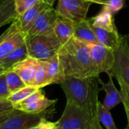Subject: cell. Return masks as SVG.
I'll list each match as a JSON object with an SVG mask.
<instances>
[{
  "instance_id": "6da1fadb",
  "label": "cell",
  "mask_w": 129,
  "mask_h": 129,
  "mask_svg": "<svg viewBox=\"0 0 129 129\" xmlns=\"http://www.w3.org/2000/svg\"><path fill=\"white\" fill-rule=\"evenodd\" d=\"M57 56L63 78H98L91 62L89 45L73 37L61 46Z\"/></svg>"
},
{
  "instance_id": "7a4b0ae2",
  "label": "cell",
  "mask_w": 129,
  "mask_h": 129,
  "mask_svg": "<svg viewBox=\"0 0 129 129\" xmlns=\"http://www.w3.org/2000/svg\"><path fill=\"white\" fill-rule=\"evenodd\" d=\"M60 85L65 94L67 103L92 116H98L100 103L98 94L101 90L98 84V78L69 76L64 78Z\"/></svg>"
},
{
  "instance_id": "3957f363",
  "label": "cell",
  "mask_w": 129,
  "mask_h": 129,
  "mask_svg": "<svg viewBox=\"0 0 129 129\" xmlns=\"http://www.w3.org/2000/svg\"><path fill=\"white\" fill-rule=\"evenodd\" d=\"M26 45L29 57L45 60L57 54L62 45L54 33L26 36Z\"/></svg>"
},
{
  "instance_id": "277c9868",
  "label": "cell",
  "mask_w": 129,
  "mask_h": 129,
  "mask_svg": "<svg viewBox=\"0 0 129 129\" xmlns=\"http://www.w3.org/2000/svg\"><path fill=\"white\" fill-rule=\"evenodd\" d=\"M96 118L98 116H92L67 103L61 117L56 123L58 129H87Z\"/></svg>"
},
{
  "instance_id": "5b68a950",
  "label": "cell",
  "mask_w": 129,
  "mask_h": 129,
  "mask_svg": "<svg viewBox=\"0 0 129 129\" xmlns=\"http://www.w3.org/2000/svg\"><path fill=\"white\" fill-rule=\"evenodd\" d=\"M114 63L110 73L129 87V36H122L119 45L113 50ZM108 75V74H107Z\"/></svg>"
},
{
  "instance_id": "8992f818",
  "label": "cell",
  "mask_w": 129,
  "mask_h": 129,
  "mask_svg": "<svg viewBox=\"0 0 129 129\" xmlns=\"http://www.w3.org/2000/svg\"><path fill=\"white\" fill-rule=\"evenodd\" d=\"M91 5L86 0H59L56 11L59 17L76 23L87 18Z\"/></svg>"
},
{
  "instance_id": "52a82bcc",
  "label": "cell",
  "mask_w": 129,
  "mask_h": 129,
  "mask_svg": "<svg viewBox=\"0 0 129 129\" xmlns=\"http://www.w3.org/2000/svg\"><path fill=\"white\" fill-rule=\"evenodd\" d=\"M91 62L98 77L103 73H110L113 63V50L98 43L89 45Z\"/></svg>"
},
{
  "instance_id": "ba28073f",
  "label": "cell",
  "mask_w": 129,
  "mask_h": 129,
  "mask_svg": "<svg viewBox=\"0 0 129 129\" xmlns=\"http://www.w3.org/2000/svg\"><path fill=\"white\" fill-rule=\"evenodd\" d=\"M57 100H51L45 97L42 89L23 100L22 101L13 105L14 110L26 113L39 114L47 111L48 109L53 107Z\"/></svg>"
},
{
  "instance_id": "9c48e42d",
  "label": "cell",
  "mask_w": 129,
  "mask_h": 129,
  "mask_svg": "<svg viewBox=\"0 0 129 129\" xmlns=\"http://www.w3.org/2000/svg\"><path fill=\"white\" fill-rule=\"evenodd\" d=\"M46 112L31 114L15 110L1 124L0 129H33L45 118Z\"/></svg>"
},
{
  "instance_id": "30bf717a",
  "label": "cell",
  "mask_w": 129,
  "mask_h": 129,
  "mask_svg": "<svg viewBox=\"0 0 129 129\" xmlns=\"http://www.w3.org/2000/svg\"><path fill=\"white\" fill-rule=\"evenodd\" d=\"M58 17L56 9L53 6L47 7L38 16L31 28L26 33V36L43 35L54 32V28Z\"/></svg>"
},
{
  "instance_id": "8fae6325",
  "label": "cell",
  "mask_w": 129,
  "mask_h": 129,
  "mask_svg": "<svg viewBox=\"0 0 129 129\" xmlns=\"http://www.w3.org/2000/svg\"><path fill=\"white\" fill-rule=\"evenodd\" d=\"M11 26V30L0 43V61L26 42V35L20 29L17 19Z\"/></svg>"
},
{
  "instance_id": "7c38bea8",
  "label": "cell",
  "mask_w": 129,
  "mask_h": 129,
  "mask_svg": "<svg viewBox=\"0 0 129 129\" xmlns=\"http://www.w3.org/2000/svg\"><path fill=\"white\" fill-rule=\"evenodd\" d=\"M39 60L28 57L23 61L15 64L10 70L16 73L27 86H33Z\"/></svg>"
},
{
  "instance_id": "4fadbf2b",
  "label": "cell",
  "mask_w": 129,
  "mask_h": 129,
  "mask_svg": "<svg viewBox=\"0 0 129 129\" xmlns=\"http://www.w3.org/2000/svg\"><path fill=\"white\" fill-rule=\"evenodd\" d=\"M73 38L88 45L99 43L93 30L91 17L73 23Z\"/></svg>"
},
{
  "instance_id": "5bb4252c",
  "label": "cell",
  "mask_w": 129,
  "mask_h": 129,
  "mask_svg": "<svg viewBox=\"0 0 129 129\" xmlns=\"http://www.w3.org/2000/svg\"><path fill=\"white\" fill-rule=\"evenodd\" d=\"M108 76L109 81L107 83L103 82L99 77L98 78V81L101 85V90L104 91L106 93V96L102 104L104 105V107L110 110L122 103V98L120 95V91H118L114 85V82L113 81V76L111 74H108Z\"/></svg>"
},
{
  "instance_id": "9a60e30c",
  "label": "cell",
  "mask_w": 129,
  "mask_h": 129,
  "mask_svg": "<svg viewBox=\"0 0 129 129\" xmlns=\"http://www.w3.org/2000/svg\"><path fill=\"white\" fill-rule=\"evenodd\" d=\"M48 6L49 5L45 4L44 2L39 0V2L36 3L33 8L26 11L22 15L17 16V20L18 22L20 29L26 34V33L29 31V29L31 28V26L36 21L38 16L43 10H45Z\"/></svg>"
},
{
  "instance_id": "2e32d148",
  "label": "cell",
  "mask_w": 129,
  "mask_h": 129,
  "mask_svg": "<svg viewBox=\"0 0 129 129\" xmlns=\"http://www.w3.org/2000/svg\"><path fill=\"white\" fill-rule=\"evenodd\" d=\"M93 30L95 33L98 42L112 50L116 48L121 40L122 36L118 33L117 29H107L101 27L93 26Z\"/></svg>"
},
{
  "instance_id": "e0dca14e",
  "label": "cell",
  "mask_w": 129,
  "mask_h": 129,
  "mask_svg": "<svg viewBox=\"0 0 129 129\" xmlns=\"http://www.w3.org/2000/svg\"><path fill=\"white\" fill-rule=\"evenodd\" d=\"M46 69V74L48 79V85L51 84H60V82L64 79L61 67L60 64L59 58L57 54L54 57L42 60Z\"/></svg>"
},
{
  "instance_id": "ac0fdd59",
  "label": "cell",
  "mask_w": 129,
  "mask_h": 129,
  "mask_svg": "<svg viewBox=\"0 0 129 129\" xmlns=\"http://www.w3.org/2000/svg\"><path fill=\"white\" fill-rule=\"evenodd\" d=\"M54 33L61 45H63L73 37V22L58 17L54 28Z\"/></svg>"
},
{
  "instance_id": "d6986e66",
  "label": "cell",
  "mask_w": 129,
  "mask_h": 129,
  "mask_svg": "<svg viewBox=\"0 0 129 129\" xmlns=\"http://www.w3.org/2000/svg\"><path fill=\"white\" fill-rule=\"evenodd\" d=\"M29 57L28 51L26 45V42L16 48L13 52L8 55L5 58L0 61V65L5 70V71L10 70L15 64L23 61Z\"/></svg>"
},
{
  "instance_id": "ffe728a7",
  "label": "cell",
  "mask_w": 129,
  "mask_h": 129,
  "mask_svg": "<svg viewBox=\"0 0 129 129\" xmlns=\"http://www.w3.org/2000/svg\"><path fill=\"white\" fill-rule=\"evenodd\" d=\"M17 16L14 0H4L0 4V27L12 23Z\"/></svg>"
},
{
  "instance_id": "44dd1931",
  "label": "cell",
  "mask_w": 129,
  "mask_h": 129,
  "mask_svg": "<svg viewBox=\"0 0 129 129\" xmlns=\"http://www.w3.org/2000/svg\"><path fill=\"white\" fill-rule=\"evenodd\" d=\"M113 14L110 12L102 10V11L97 16L91 17V23L93 26L101 27L107 29H117L115 26Z\"/></svg>"
},
{
  "instance_id": "7402d4cb",
  "label": "cell",
  "mask_w": 129,
  "mask_h": 129,
  "mask_svg": "<svg viewBox=\"0 0 129 129\" xmlns=\"http://www.w3.org/2000/svg\"><path fill=\"white\" fill-rule=\"evenodd\" d=\"M5 76L8 88L11 94L27 86L22 80V79L13 70L7 71L5 73Z\"/></svg>"
},
{
  "instance_id": "603a6c76",
  "label": "cell",
  "mask_w": 129,
  "mask_h": 129,
  "mask_svg": "<svg viewBox=\"0 0 129 129\" xmlns=\"http://www.w3.org/2000/svg\"><path fill=\"white\" fill-rule=\"evenodd\" d=\"M98 117L101 124L104 125L106 129H118L115 125L110 110L104 107L101 102L98 107Z\"/></svg>"
},
{
  "instance_id": "cb8c5ba5",
  "label": "cell",
  "mask_w": 129,
  "mask_h": 129,
  "mask_svg": "<svg viewBox=\"0 0 129 129\" xmlns=\"http://www.w3.org/2000/svg\"><path fill=\"white\" fill-rule=\"evenodd\" d=\"M47 85H48V83L45 66L42 60H39V65L35 75L33 86L39 89H42V88Z\"/></svg>"
},
{
  "instance_id": "d4e9b609",
  "label": "cell",
  "mask_w": 129,
  "mask_h": 129,
  "mask_svg": "<svg viewBox=\"0 0 129 129\" xmlns=\"http://www.w3.org/2000/svg\"><path fill=\"white\" fill-rule=\"evenodd\" d=\"M38 90L39 88L34 86H26L21 88L20 90L11 94L7 100L9 101L13 105H14L22 101L23 100L26 99V98H28L29 96H30L36 91H37Z\"/></svg>"
},
{
  "instance_id": "484cf974",
  "label": "cell",
  "mask_w": 129,
  "mask_h": 129,
  "mask_svg": "<svg viewBox=\"0 0 129 129\" xmlns=\"http://www.w3.org/2000/svg\"><path fill=\"white\" fill-rule=\"evenodd\" d=\"M120 86V95L122 98V103L124 106L127 119L128 125L129 126V87H128L120 79H116Z\"/></svg>"
},
{
  "instance_id": "4316f807",
  "label": "cell",
  "mask_w": 129,
  "mask_h": 129,
  "mask_svg": "<svg viewBox=\"0 0 129 129\" xmlns=\"http://www.w3.org/2000/svg\"><path fill=\"white\" fill-rule=\"evenodd\" d=\"M39 2V0H14L15 10L17 15H22Z\"/></svg>"
},
{
  "instance_id": "83f0119b",
  "label": "cell",
  "mask_w": 129,
  "mask_h": 129,
  "mask_svg": "<svg viewBox=\"0 0 129 129\" xmlns=\"http://www.w3.org/2000/svg\"><path fill=\"white\" fill-rule=\"evenodd\" d=\"M124 4L125 0H109L108 4L104 5L103 9L113 14L122 9L124 6Z\"/></svg>"
},
{
  "instance_id": "f1b7e54d",
  "label": "cell",
  "mask_w": 129,
  "mask_h": 129,
  "mask_svg": "<svg viewBox=\"0 0 129 129\" xmlns=\"http://www.w3.org/2000/svg\"><path fill=\"white\" fill-rule=\"evenodd\" d=\"M11 93L8 90L5 73L0 76V100H6L9 98Z\"/></svg>"
},
{
  "instance_id": "f546056e",
  "label": "cell",
  "mask_w": 129,
  "mask_h": 129,
  "mask_svg": "<svg viewBox=\"0 0 129 129\" xmlns=\"http://www.w3.org/2000/svg\"><path fill=\"white\" fill-rule=\"evenodd\" d=\"M15 110L13 104L6 100H0V117L14 112Z\"/></svg>"
},
{
  "instance_id": "4dcf8cb0",
  "label": "cell",
  "mask_w": 129,
  "mask_h": 129,
  "mask_svg": "<svg viewBox=\"0 0 129 129\" xmlns=\"http://www.w3.org/2000/svg\"><path fill=\"white\" fill-rule=\"evenodd\" d=\"M33 129H58V127L56 122L48 121L46 118H44Z\"/></svg>"
},
{
  "instance_id": "1f68e13d",
  "label": "cell",
  "mask_w": 129,
  "mask_h": 129,
  "mask_svg": "<svg viewBox=\"0 0 129 129\" xmlns=\"http://www.w3.org/2000/svg\"><path fill=\"white\" fill-rule=\"evenodd\" d=\"M87 129H104L102 128L101 125V122H99V119H98V117L94 119L92 122V123L90 125V126Z\"/></svg>"
},
{
  "instance_id": "d6a6232c",
  "label": "cell",
  "mask_w": 129,
  "mask_h": 129,
  "mask_svg": "<svg viewBox=\"0 0 129 129\" xmlns=\"http://www.w3.org/2000/svg\"><path fill=\"white\" fill-rule=\"evenodd\" d=\"M88 2H90L91 3H95V4H99L101 5H106L108 4L109 0H86Z\"/></svg>"
},
{
  "instance_id": "836d02e7",
  "label": "cell",
  "mask_w": 129,
  "mask_h": 129,
  "mask_svg": "<svg viewBox=\"0 0 129 129\" xmlns=\"http://www.w3.org/2000/svg\"><path fill=\"white\" fill-rule=\"evenodd\" d=\"M11 30V26H9V27H8V28L2 35H1V36H0V43H1V42L5 39V38L8 35V33H10Z\"/></svg>"
},
{
  "instance_id": "e575fe53",
  "label": "cell",
  "mask_w": 129,
  "mask_h": 129,
  "mask_svg": "<svg viewBox=\"0 0 129 129\" xmlns=\"http://www.w3.org/2000/svg\"><path fill=\"white\" fill-rule=\"evenodd\" d=\"M40 1H42V2H44L45 4H46L49 6H53L54 3L55 2V0H40Z\"/></svg>"
},
{
  "instance_id": "d590c367",
  "label": "cell",
  "mask_w": 129,
  "mask_h": 129,
  "mask_svg": "<svg viewBox=\"0 0 129 129\" xmlns=\"http://www.w3.org/2000/svg\"><path fill=\"white\" fill-rule=\"evenodd\" d=\"M15 110H14V111H15ZM12 113H13V112H12ZM12 113H9V114H7V115H5V116H2L0 117V125H1V124H2L5 120H6V119H8V117Z\"/></svg>"
},
{
  "instance_id": "8d00e7d4",
  "label": "cell",
  "mask_w": 129,
  "mask_h": 129,
  "mask_svg": "<svg viewBox=\"0 0 129 129\" xmlns=\"http://www.w3.org/2000/svg\"><path fill=\"white\" fill-rule=\"evenodd\" d=\"M6 73V71H5V70L0 65V76L1 75H2V74H5Z\"/></svg>"
},
{
  "instance_id": "74e56055",
  "label": "cell",
  "mask_w": 129,
  "mask_h": 129,
  "mask_svg": "<svg viewBox=\"0 0 129 129\" xmlns=\"http://www.w3.org/2000/svg\"><path fill=\"white\" fill-rule=\"evenodd\" d=\"M125 129H129V126L128 125H127V127H126V128H125Z\"/></svg>"
},
{
  "instance_id": "f35d334b",
  "label": "cell",
  "mask_w": 129,
  "mask_h": 129,
  "mask_svg": "<svg viewBox=\"0 0 129 129\" xmlns=\"http://www.w3.org/2000/svg\"><path fill=\"white\" fill-rule=\"evenodd\" d=\"M3 1H4V0H0V4H1V3H2V2H3Z\"/></svg>"
}]
</instances>
